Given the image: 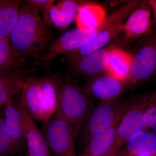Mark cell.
I'll return each mask as SVG.
<instances>
[{
    "instance_id": "8992f818",
    "label": "cell",
    "mask_w": 156,
    "mask_h": 156,
    "mask_svg": "<svg viewBox=\"0 0 156 156\" xmlns=\"http://www.w3.org/2000/svg\"><path fill=\"white\" fill-rule=\"evenodd\" d=\"M45 125V138L54 156H77L72 132L58 109Z\"/></svg>"
},
{
    "instance_id": "e0dca14e",
    "label": "cell",
    "mask_w": 156,
    "mask_h": 156,
    "mask_svg": "<svg viewBox=\"0 0 156 156\" xmlns=\"http://www.w3.org/2000/svg\"><path fill=\"white\" fill-rule=\"evenodd\" d=\"M133 56L119 48H112L110 51L105 73L118 80L128 82L131 72Z\"/></svg>"
},
{
    "instance_id": "8fae6325",
    "label": "cell",
    "mask_w": 156,
    "mask_h": 156,
    "mask_svg": "<svg viewBox=\"0 0 156 156\" xmlns=\"http://www.w3.org/2000/svg\"><path fill=\"white\" fill-rule=\"evenodd\" d=\"M126 82L106 73L89 78L85 89L93 99L100 100L101 102L112 101L122 95Z\"/></svg>"
},
{
    "instance_id": "2e32d148",
    "label": "cell",
    "mask_w": 156,
    "mask_h": 156,
    "mask_svg": "<svg viewBox=\"0 0 156 156\" xmlns=\"http://www.w3.org/2000/svg\"><path fill=\"white\" fill-rule=\"evenodd\" d=\"M106 19V12L101 6L84 2L78 10L75 22L77 28L92 30L100 28Z\"/></svg>"
},
{
    "instance_id": "ac0fdd59",
    "label": "cell",
    "mask_w": 156,
    "mask_h": 156,
    "mask_svg": "<svg viewBox=\"0 0 156 156\" xmlns=\"http://www.w3.org/2000/svg\"><path fill=\"white\" fill-rule=\"evenodd\" d=\"M118 125L92 137L85 145L83 151L77 156H114L111 154L110 151L114 144Z\"/></svg>"
},
{
    "instance_id": "5bb4252c",
    "label": "cell",
    "mask_w": 156,
    "mask_h": 156,
    "mask_svg": "<svg viewBox=\"0 0 156 156\" xmlns=\"http://www.w3.org/2000/svg\"><path fill=\"white\" fill-rule=\"evenodd\" d=\"M151 9L148 1L140 3L130 14L123 26L127 37L136 38L147 35L151 33Z\"/></svg>"
},
{
    "instance_id": "ffe728a7",
    "label": "cell",
    "mask_w": 156,
    "mask_h": 156,
    "mask_svg": "<svg viewBox=\"0 0 156 156\" xmlns=\"http://www.w3.org/2000/svg\"><path fill=\"white\" fill-rule=\"evenodd\" d=\"M21 3L20 1H2L0 5V40H8L19 17Z\"/></svg>"
},
{
    "instance_id": "4316f807",
    "label": "cell",
    "mask_w": 156,
    "mask_h": 156,
    "mask_svg": "<svg viewBox=\"0 0 156 156\" xmlns=\"http://www.w3.org/2000/svg\"><path fill=\"white\" fill-rule=\"evenodd\" d=\"M151 7V10H152L154 15L156 18V0H151L148 1Z\"/></svg>"
},
{
    "instance_id": "44dd1931",
    "label": "cell",
    "mask_w": 156,
    "mask_h": 156,
    "mask_svg": "<svg viewBox=\"0 0 156 156\" xmlns=\"http://www.w3.org/2000/svg\"><path fill=\"white\" fill-rule=\"evenodd\" d=\"M24 57L11 46L8 39L0 40V73L26 68Z\"/></svg>"
},
{
    "instance_id": "7c38bea8",
    "label": "cell",
    "mask_w": 156,
    "mask_h": 156,
    "mask_svg": "<svg viewBox=\"0 0 156 156\" xmlns=\"http://www.w3.org/2000/svg\"><path fill=\"white\" fill-rule=\"evenodd\" d=\"M111 48L105 47L84 56L69 66L71 73L80 77L91 78L105 72L108 58Z\"/></svg>"
},
{
    "instance_id": "7402d4cb",
    "label": "cell",
    "mask_w": 156,
    "mask_h": 156,
    "mask_svg": "<svg viewBox=\"0 0 156 156\" xmlns=\"http://www.w3.org/2000/svg\"><path fill=\"white\" fill-rule=\"evenodd\" d=\"M40 87L44 97L50 119L57 110L58 92L54 76H47L39 79Z\"/></svg>"
},
{
    "instance_id": "5b68a950",
    "label": "cell",
    "mask_w": 156,
    "mask_h": 156,
    "mask_svg": "<svg viewBox=\"0 0 156 156\" xmlns=\"http://www.w3.org/2000/svg\"><path fill=\"white\" fill-rule=\"evenodd\" d=\"M150 97L151 95L146 94L133 99L117 126L115 143L110 154L114 155L133 135L148 129L144 121V115Z\"/></svg>"
},
{
    "instance_id": "d6986e66",
    "label": "cell",
    "mask_w": 156,
    "mask_h": 156,
    "mask_svg": "<svg viewBox=\"0 0 156 156\" xmlns=\"http://www.w3.org/2000/svg\"><path fill=\"white\" fill-rule=\"evenodd\" d=\"M128 156L156 153V132L146 130L134 134L126 144Z\"/></svg>"
},
{
    "instance_id": "ba28073f",
    "label": "cell",
    "mask_w": 156,
    "mask_h": 156,
    "mask_svg": "<svg viewBox=\"0 0 156 156\" xmlns=\"http://www.w3.org/2000/svg\"><path fill=\"white\" fill-rule=\"evenodd\" d=\"M98 29L88 30L76 28L66 32L50 45L40 58L41 62L44 65H48L57 56L77 50L92 40Z\"/></svg>"
},
{
    "instance_id": "484cf974",
    "label": "cell",
    "mask_w": 156,
    "mask_h": 156,
    "mask_svg": "<svg viewBox=\"0 0 156 156\" xmlns=\"http://www.w3.org/2000/svg\"><path fill=\"white\" fill-rule=\"evenodd\" d=\"M144 121L147 128L156 132V105L150 101L144 115Z\"/></svg>"
},
{
    "instance_id": "277c9868",
    "label": "cell",
    "mask_w": 156,
    "mask_h": 156,
    "mask_svg": "<svg viewBox=\"0 0 156 156\" xmlns=\"http://www.w3.org/2000/svg\"><path fill=\"white\" fill-rule=\"evenodd\" d=\"M132 100L103 101L93 107L79 134H80L82 144L85 146L93 136L105 132L119 124Z\"/></svg>"
},
{
    "instance_id": "f1b7e54d",
    "label": "cell",
    "mask_w": 156,
    "mask_h": 156,
    "mask_svg": "<svg viewBox=\"0 0 156 156\" xmlns=\"http://www.w3.org/2000/svg\"><path fill=\"white\" fill-rule=\"evenodd\" d=\"M150 103L156 105V92L154 93L152 95H151Z\"/></svg>"
},
{
    "instance_id": "52a82bcc",
    "label": "cell",
    "mask_w": 156,
    "mask_h": 156,
    "mask_svg": "<svg viewBox=\"0 0 156 156\" xmlns=\"http://www.w3.org/2000/svg\"><path fill=\"white\" fill-rule=\"evenodd\" d=\"M146 36L143 44L133 56L128 79L133 83L144 82L156 72V35L151 32Z\"/></svg>"
},
{
    "instance_id": "4dcf8cb0",
    "label": "cell",
    "mask_w": 156,
    "mask_h": 156,
    "mask_svg": "<svg viewBox=\"0 0 156 156\" xmlns=\"http://www.w3.org/2000/svg\"><path fill=\"white\" fill-rule=\"evenodd\" d=\"M105 156H112L108 154V155H105Z\"/></svg>"
},
{
    "instance_id": "f546056e",
    "label": "cell",
    "mask_w": 156,
    "mask_h": 156,
    "mask_svg": "<svg viewBox=\"0 0 156 156\" xmlns=\"http://www.w3.org/2000/svg\"><path fill=\"white\" fill-rule=\"evenodd\" d=\"M136 156H156V153L154 154H149L140 155Z\"/></svg>"
},
{
    "instance_id": "9a60e30c",
    "label": "cell",
    "mask_w": 156,
    "mask_h": 156,
    "mask_svg": "<svg viewBox=\"0 0 156 156\" xmlns=\"http://www.w3.org/2000/svg\"><path fill=\"white\" fill-rule=\"evenodd\" d=\"M29 76V70L26 68L0 73V108L21 91Z\"/></svg>"
},
{
    "instance_id": "83f0119b",
    "label": "cell",
    "mask_w": 156,
    "mask_h": 156,
    "mask_svg": "<svg viewBox=\"0 0 156 156\" xmlns=\"http://www.w3.org/2000/svg\"><path fill=\"white\" fill-rule=\"evenodd\" d=\"M113 156H128V153L125 148L121 149Z\"/></svg>"
},
{
    "instance_id": "3957f363",
    "label": "cell",
    "mask_w": 156,
    "mask_h": 156,
    "mask_svg": "<svg viewBox=\"0 0 156 156\" xmlns=\"http://www.w3.org/2000/svg\"><path fill=\"white\" fill-rule=\"evenodd\" d=\"M140 3L139 1H131L114 11L106 18L92 40L77 50L63 54L65 61L69 65H72L84 56L104 48L122 30L125 20Z\"/></svg>"
},
{
    "instance_id": "d4e9b609",
    "label": "cell",
    "mask_w": 156,
    "mask_h": 156,
    "mask_svg": "<svg viewBox=\"0 0 156 156\" xmlns=\"http://www.w3.org/2000/svg\"><path fill=\"white\" fill-rule=\"evenodd\" d=\"M55 2L53 0H26L24 1V3L33 11L38 14L39 13L44 14L48 7Z\"/></svg>"
},
{
    "instance_id": "cb8c5ba5",
    "label": "cell",
    "mask_w": 156,
    "mask_h": 156,
    "mask_svg": "<svg viewBox=\"0 0 156 156\" xmlns=\"http://www.w3.org/2000/svg\"><path fill=\"white\" fill-rule=\"evenodd\" d=\"M6 127L13 144L20 154L23 151L26 141L20 123L17 120L5 118Z\"/></svg>"
},
{
    "instance_id": "9c48e42d",
    "label": "cell",
    "mask_w": 156,
    "mask_h": 156,
    "mask_svg": "<svg viewBox=\"0 0 156 156\" xmlns=\"http://www.w3.org/2000/svg\"><path fill=\"white\" fill-rule=\"evenodd\" d=\"M21 92L19 106L33 118L46 124L50 120L39 79L29 76Z\"/></svg>"
},
{
    "instance_id": "30bf717a",
    "label": "cell",
    "mask_w": 156,
    "mask_h": 156,
    "mask_svg": "<svg viewBox=\"0 0 156 156\" xmlns=\"http://www.w3.org/2000/svg\"><path fill=\"white\" fill-rule=\"evenodd\" d=\"M84 1L62 0L48 7L43 14L44 20L50 27L64 34L75 21L79 8Z\"/></svg>"
},
{
    "instance_id": "4fadbf2b",
    "label": "cell",
    "mask_w": 156,
    "mask_h": 156,
    "mask_svg": "<svg viewBox=\"0 0 156 156\" xmlns=\"http://www.w3.org/2000/svg\"><path fill=\"white\" fill-rule=\"evenodd\" d=\"M20 123L25 136L28 155L51 156L46 140L36 125L32 117L23 108Z\"/></svg>"
},
{
    "instance_id": "1f68e13d",
    "label": "cell",
    "mask_w": 156,
    "mask_h": 156,
    "mask_svg": "<svg viewBox=\"0 0 156 156\" xmlns=\"http://www.w3.org/2000/svg\"><path fill=\"white\" fill-rule=\"evenodd\" d=\"M2 1H0V5H1V3H2Z\"/></svg>"
},
{
    "instance_id": "d6a6232c",
    "label": "cell",
    "mask_w": 156,
    "mask_h": 156,
    "mask_svg": "<svg viewBox=\"0 0 156 156\" xmlns=\"http://www.w3.org/2000/svg\"><path fill=\"white\" fill-rule=\"evenodd\" d=\"M30 156L28 155V156Z\"/></svg>"
},
{
    "instance_id": "7a4b0ae2",
    "label": "cell",
    "mask_w": 156,
    "mask_h": 156,
    "mask_svg": "<svg viewBox=\"0 0 156 156\" xmlns=\"http://www.w3.org/2000/svg\"><path fill=\"white\" fill-rule=\"evenodd\" d=\"M54 77L59 96L58 110L69 126L75 140L94 107L93 98L76 80L64 75Z\"/></svg>"
},
{
    "instance_id": "603a6c76",
    "label": "cell",
    "mask_w": 156,
    "mask_h": 156,
    "mask_svg": "<svg viewBox=\"0 0 156 156\" xmlns=\"http://www.w3.org/2000/svg\"><path fill=\"white\" fill-rule=\"evenodd\" d=\"M19 154L6 127L2 108H0V156H14Z\"/></svg>"
},
{
    "instance_id": "6da1fadb",
    "label": "cell",
    "mask_w": 156,
    "mask_h": 156,
    "mask_svg": "<svg viewBox=\"0 0 156 156\" xmlns=\"http://www.w3.org/2000/svg\"><path fill=\"white\" fill-rule=\"evenodd\" d=\"M51 27L24 3H21L19 17L8 41L23 57L40 58L53 40Z\"/></svg>"
}]
</instances>
